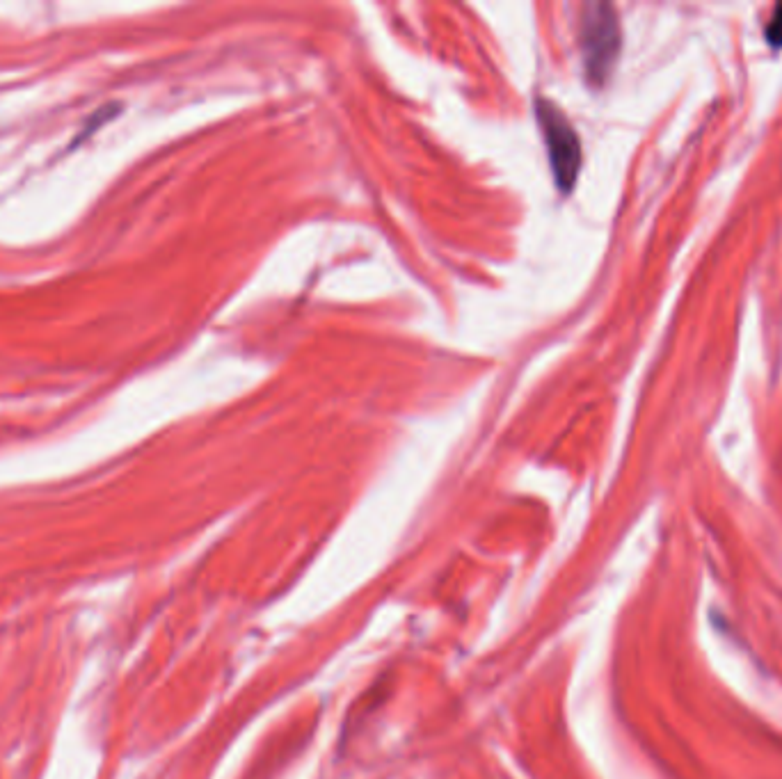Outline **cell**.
Masks as SVG:
<instances>
[{"mask_svg": "<svg viewBox=\"0 0 782 779\" xmlns=\"http://www.w3.org/2000/svg\"><path fill=\"white\" fill-rule=\"evenodd\" d=\"M581 51L588 78L604 83L620 51V23L616 10L604 3H590L581 14Z\"/></svg>", "mask_w": 782, "mask_h": 779, "instance_id": "7a4b0ae2", "label": "cell"}, {"mask_svg": "<svg viewBox=\"0 0 782 779\" xmlns=\"http://www.w3.org/2000/svg\"><path fill=\"white\" fill-rule=\"evenodd\" d=\"M766 39H769L771 46H782V5L776 7L773 12L769 26H766Z\"/></svg>", "mask_w": 782, "mask_h": 779, "instance_id": "3957f363", "label": "cell"}, {"mask_svg": "<svg viewBox=\"0 0 782 779\" xmlns=\"http://www.w3.org/2000/svg\"><path fill=\"white\" fill-rule=\"evenodd\" d=\"M536 117L540 122L542 135H545L549 163H552V172L558 188L563 192H570L581 170L579 135L570 124V119L563 115V110L554 106L552 101H536Z\"/></svg>", "mask_w": 782, "mask_h": 779, "instance_id": "6da1fadb", "label": "cell"}]
</instances>
